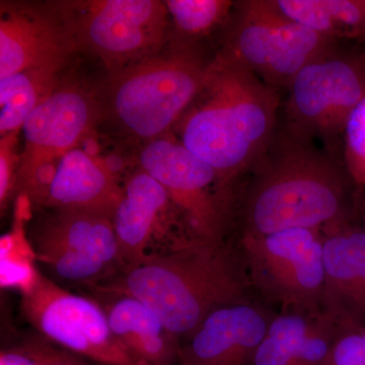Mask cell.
<instances>
[{
  "instance_id": "6da1fadb",
  "label": "cell",
  "mask_w": 365,
  "mask_h": 365,
  "mask_svg": "<svg viewBox=\"0 0 365 365\" xmlns=\"http://www.w3.org/2000/svg\"><path fill=\"white\" fill-rule=\"evenodd\" d=\"M248 175L235 200L237 237L325 230L353 222L356 188L344 163L314 141L285 131L274 135Z\"/></svg>"
},
{
  "instance_id": "7a4b0ae2",
  "label": "cell",
  "mask_w": 365,
  "mask_h": 365,
  "mask_svg": "<svg viewBox=\"0 0 365 365\" xmlns=\"http://www.w3.org/2000/svg\"><path fill=\"white\" fill-rule=\"evenodd\" d=\"M91 288L140 300L182 343L216 309L259 299L234 240L189 242Z\"/></svg>"
},
{
  "instance_id": "3957f363",
  "label": "cell",
  "mask_w": 365,
  "mask_h": 365,
  "mask_svg": "<svg viewBox=\"0 0 365 365\" xmlns=\"http://www.w3.org/2000/svg\"><path fill=\"white\" fill-rule=\"evenodd\" d=\"M279 109L277 90L217 55L202 90L180 120V141L234 192L235 182L248 174L272 141Z\"/></svg>"
},
{
  "instance_id": "277c9868",
  "label": "cell",
  "mask_w": 365,
  "mask_h": 365,
  "mask_svg": "<svg viewBox=\"0 0 365 365\" xmlns=\"http://www.w3.org/2000/svg\"><path fill=\"white\" fill-rule=\"evenodd\" d=\"M209 66L191 50L182 49L113 71L110 111L132 135L160 138L182 119L202 90Z\"/></svg>"
},
{
  "instance_id": "5b68a950",
  "label": "cell",
  "mask_w": 365,
  "mask_h": 365,
  "mask_svg": "<svg viewBox=\"0 0 365 365\" xmlns=\"http://www.w3.org/2000/svg\"><path fill=\"white\" fill-rule=\"evenodd\" d=\"M323 237L302 228L235 237L257 297L279 313L322 314Z\"/></svg>"
},
{
  "instance_id": "8992f818",
  "label": "cell",
  "mask_w": 365,
  "mask_h": 365,
  "mask_svg": "<svg viewBox=\"0 0 365 365\" xmlns=\"http://www.w3.org/2000/svg\"><path fill=\"white\" fill-rule=\"evenodd\" d=\"M235 13L227 45L218 55L275 90L288 88L304 67L336 48L337 41L292 20L272 0L242 1Z\"/></svg>"
},
{
  "instance_id": "52a82bcc",
  "label": "cell",
  "mask_w": 365,
  "mask_h": 365,
  "mask_svg": "<svg viewBox=\"0 0 365 365\" xmlns=\"http://www.w3.org/2000/svg\"><path fill=\"white\" fill-rule=\"evenodd\" d=\"M287 90L284 131L322 141L332 153L350 115L365 98V53L335 48L304 67Z\"/></svg>"
},
{
  "instance_id": "ba28073f",
  "label": "cell",
  "mask_w": 365,
  "mask_h": 365,
  "mask_svg": "<svg viewBox=\"0 0 365 365\" xmlns=\"http://www.w3.org/2000/svg\"><path fill=\"white\" fill-rule=\"evenodd\" d=\"M140 168L165 189L195 241H227L234 222L235 196L212 167L170 137L150 141Z\"/></svg>"
},
{
  "instance_id": "9c48e42d",
  "label": "cell",
  "mask_w": 365,
  "mask_h": 365,
  "mask_svg": "<svg viewBox=\"0 0 365 365\" xmlns=\"http://www.w3.org/2000/svg\"><path fill=\"white\" fill-rule=\"evenodd\" d=\"M100 104L76 85L58 86L32 112L23 126L25 145L19 163L16 191L44 207L61 158L91 131Z\"/></svg>"
},
{
  "instance_id": "30bf717a",
  "label": "cell",
  "mask_w": 365,
  "mask_h": 365,
  "mask_svg": "<svg viewBox=\"0 0 365 365\" xmlns=\"http://www.w3.org/2000/svg\"><path fill=\"white\" fill-rule=\"evenodd\" d=\"M76 44L86 46L119 71L153 56L168 28L165 2L157 0H91L59 4Z\"/></svg>"
},
{
  "instance_id": "8fae6325",
  "label": "cell",
  "mask_w": 365,
  "mask_h": 365,
  "mask_svg": "<svg viewBox=\"0 0 365 365\" xmlns=\"http://www.w3.org/2000/svg\"><path fill=\"white\" fill-rule=\"evenodd\" d=\"M50 209L29 230L28 244L36 260L55 278L91 287L123 269L112 217Z\"/></svg>"
},
{
  "instance_id": "7c38bea8",
  "label": "cell",
  "mask_w": 365,
  "mask_h": 365,
  "mask_svg": "<svg viewBox=\"0 0 365 365\" xmlns=\"http://www.w3.org/2000/svg\"><path fill=\"white\" fill-rule=\"evenodd\" d=\"M21 309L37 333L98 365H133L98 300L67 292L36 272L23 289Z\"/></svg>"
},
{
  "instance_id": "4fadbf2b",
  "label": "cell",
  "mask_w": 365,
  "mask_h": 365,
  "mask_svg": "<svg viewBox=\"0 0 365 365\" xmlns=\"http://www.w3.org/2000/svg\"><path fill=\"white\" fill-rule=\"evenodd\" d=\"M112 220L121 271L195 241L168 192L141 168L125 180Z\"/></svg>"
},
{
  "instance_id": "5bb4252c",
  "label": "cell",
  "mask_w": 365,
  "mask_h": 365,
  "mask_svg": "<svg viewBox=\"0 0 365 365\" xmlns=\"http://www.w3.org/2000/svg\"><path fill=\"white\" fill-rule=\"evenodd\" d=\"M275 314L260 299L216 309L182 343L178 365H250Z\"/></svg>"
},
{
  "instance_id": "9a60e30c",
  "label": "cell",
  "mask_w": 365,
  "mask_h": 365,
  "mask_svg": "<svg viewBox=\"0 0 365 365\" xmlns=\"http://www.w3.org/2000/svg\"><path fill=\"white\" fill-rule=\"evenodd\" d=\"M76 41L58 13L1 6L0 78L31 68H62Z\"/></svg>"
},
{
  "instance_id": "2e32d148",
  "label": "cell",
  "mask_w": 365,
  "mask_h": 365,
  "mask_svg": "<svg viewBox=\"0 0 365 365\" xmlns=\"http://www.w3.org/2000/svg\"><path fill=\"white\" fill-rule=\"evenodd\" d=\"M322 313L339 326L365 328V232L351 222L323 230Z\"/></svg>"
},
{
  "instance_id": "e0dca14e",
  "label": "cell",
  "mask_w": 365,
  "mask_h": 365,
  "mask_svg": "<svg viewBox=\"0 0 365 365\" xmlns=\"http://www.w3.org/2000/svg\"><path fill=\"white\" fill-rule=\"evenodd\" d=\"M123 184L104 160L88 151H69L60 160L45 208L71 209L114 216Z\"/></svg>"
},
{
  "instance_id": "ac0fdd59",
  "label": "cell",
  "mask_w": 365,
  "mask_h": 365,
  "mask_svg": "<svg viewBox=\"0 0 365 365\" xmlns=\"http://www.w3.org/2000/svg\"><path fill=\"white\" fill-rule=\"evenodd\" d=\"M110 328L133 365H178L182 342L153 309L129 295L98 292Z\"/></svg>"
},
{
  "instance_id": "d6986e66",
  "label": "cell",
  "mask_w": 365,
  "mask_h": 365,
  "mask_svg": "<svg viewBox=\"0 0 365 365\" xmlns=\"http://www.w3.org/2000/svg\"><path fill=\"white\" fill-rule=\"evenodd\" d=\"M287 16L334 40H365V0H276Z\"/></svg>"
},
{
  "instance_id": "ffe728a7",
  "label": "cell",
  "mask_w": 365,
  "mask_h": 365,
  "mask_svg": "<svg viewBox=\"0 0 365 365\" xmlns=\"http://www.w3.org/2000/svg\"><path fill=\"white\" fill-rule=\"evenodd\" d=\"M58 67L16 72L0 78V134L20 131L34 110L58 86Z\"/></svg>"
},
{
  "instance_id": "44dd1931",
  "label": "cell",
  "mask_w": 365,
  "mask_h": 365,
  "mask_svg": "<svg viewBox=\"0 0 365 365\" xmlns=\"http://www.w3.org/2000/svg\"><path fill=\"white\" fill-rule=\"evenodd\" d=\"M319 314H276L250 365L292 364L300 345Z\"/></svg>"
},
{
  "instance_id": "7402d4cb",
  "label": "cell",
  "mask_w": 365,
  "mask_h": 365,
  "mask_svg": "<svg viewBox=\"0 0 365 365\" xmlns=\"http://www.w3.org/2000/svg\"><path fill=\"white\" fill-rule=\"evenodd\" d=\"M85 357L69 351L41 334L25 336L0 351V365H91Z\"/></svg>"
},
{
  "instance_id": "603a6c76",
  "label": "cell",
  "mask_w": 365,
  "mask_h": 365,
  "mask_svg": "<svg viewBox=\"0 0 365 365\" xmlns=\"http://www.w3.org/2000/svg\"><path fill=\"white\" fill-rule=\"evenodd\" d=\"M168 11L180 32L189 37L207 35L230 16V0H168Z\"/></svg>"
},
{
  "instance_id": "cb8c5ba5",
  "label": "cell",
  "mask_w": 365,
  "mask_h": 365,
  "mask_svg": "<svg viewBox=\"0 0 365 365\" xmlns=\"http://www.w3.org/2000/svg\"><path fill=\"white\" fill-rule=\"evenodd\" d=\"M342 137L343 163L359 193L365 188V98L350 115Z\"/></svg>"
},
{
  "instance_id": "d4e9b609",
  "label": "cell",
  "mask_w": 365,
  "mask_h": 365,
  "mask_svg": "<svg viewBox=\"0 0 365 365\" xmlns=\"http://www.w3.org/2000/svg\"><path fill=\"white\" fill-rule=\"evenodd\" d=\"M340 326L321 314L314 322L290 365H322L337 336Z\"/></svg>"
},
{
  "instance_id": "484cf974",
  "label": "cell",
  "mask_w": 365,
  "mask_h": 365,
  "mask_svg": "<svg viewBox=\"0 0 365 365\" xmlns=\"http://www.w3.org/2000/svg\"><path fill=\"white\" fill-rule=\"evenodd\" d=\"M322 365H365L361 329L340 326L332 348Z\"/></svg>"
},
{
  "instance_id": "4316f807",
  "label": "cell",
  "mask_w": 365,
  "mask_h": 365,
  "mask_svg": "<svg viewBox=\"0 0 365 365\" xmlns=\"http://www.w3.org/2000/svg\"><path fill=\"white\" fill-rule=\"evenodd\" d=\"M19 132L6 134L0 139V205L4 210L11 193L16 191L20 158L16 155Z\"/></svg>"
},
{
  "instance_id": "83f0119b",
  "label": "cell",
  "mask_w": 365,
  "mask_h": 365,
  "mask_svg": "<svg viewBox=\"0 0 365 365\" xmlns=\"http://www.w3.org/2000/svg\"><path fill=\"white\" fill-rule=\"evenodd\" d=\"M355 216L359 220L356 225L365 232V188L357 193Z\"/></svg>"
},
{
  "instance_id": "f1b7e54d",
  "label": "cell",
  "mask_w": 365,
  "mask_h": 365,
  "mask_svg": "<svg viewBox=\"0 0 365 365\" xmlns=\"http://www.w3.org/2000/svg\"><path fill=\"white\" fill-rule=\"evenodd\" d=\"M361 336L362 340H364V346H365V328L361 329Z\"/></svg>"
},
{
  "instance_id": "f546056e",
  "label": "cell",
  "mask_w": 365,
  "mask_h": 365,
  "mask_svg": "<svg viewBox=\"0 0 365 365\" xmlns=\"http://www.w3.org/2000/svg\"><path fill=\"white\" fill-rule=\"evenodd\" d=\"M91 365H95V364H91Z\"/></svg>"
}]
</instances>
